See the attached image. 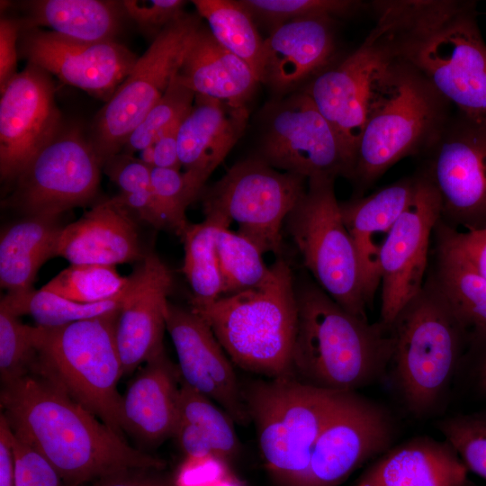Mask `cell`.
Returning <instances> with one entry per match:
<instances>
[{
  "instance_id": "52a82bcc",
  "label": "cell",
  "mask_w": 486,
  "mask_h": 486,
  "mask_svg": "<svg viewBox=\"0 0 486 486\" xmlns=\"http://www.w3.org/2000/svg\"><path fill=\"white\" fill-rule=\"evenodd\" d=\"M119 311V310H118ZM118 311L58 327L36 326L31 373L48 381L124 437Z\"/></svg>"
},
{
  "instance_id": "5b68a950",
  "label": "cell",
  "mask_w": 486,
  "mask_h": 486,
  "mask_svg": "<svg viewBox=\"0 0 486 486\" xmlns=\"http://www.w3.org/2000/svg\"><path fill=\"white\" fill-rule=\"evenodd\" d=\"M258 287L194 310L210 326L231 362L266 378L291 376L297 327L296 286L279 257Z\"/></svg>"
},
{
  "instance_id": "60d3db41",
  "label": "cell",
  "mask_w": 486,
  "mask_h": 486,
  "mask_svg": "<svg viewBox=\"0 0 486 486\" xmlns=\"http://www.w3.org/2000/svg\"><path fill=\"white\" fill-rule=\"evenodd\" d=\"M36 326L22 322L20 317L0 306V377L3 384L29 373L37 356Z\"/></svg>"
},
{
  "instance_id": "7c38bea8",
  "label": "cell",
  "mask_w": 486,
  "mask_h": 486,
  "mask_svg": "<svg viewBox=\"0 0 486 486\" xmlns=\"http://www.w3.org/2000/svg\"><path fill=\"white\" fill-rule=\"evenodd\" d=\"M102 169L88 135L79 126H63L14 181L4 204L24 217H60L95 197Z\"/></svg>"
},
{
  "instance_id": "cb8c5ba5",
  "label": "cell",
  "mask_w": 486,
  "mask_h": 486,
  "mask_svg": "<svg viewBox=\"0 0 486 486\" xmlns=\"http://www.w3.org/2000/svg\"><path fill=\"white\" fill-rule=\"evenodd\" d=\"M415 187L416 176L404 178L365 197L340 203L357 256L366 305L372 302L381 284L382 248L411 201Z\"/></svg>"
},
{
  "instance_id": "b9f144b4",
  "label": "cell",
  "mask_w": 486,
  "mask_h": 486,
  "mask_svg": "<svg viewBox=\"0 0 486 486\" xmlns=\"http://www.w3.org/2000/svg\"><path fill=\"white\" fill-rule=\"evenodd\" d=\"M255 19L274 25L312 16H341L359 11L364 4L351 0H240Z\"/></svg>"
},
{
  "instance_id": "4fadbf2b",
  "label": "cell",
  "mask_w": 486,
  "mask_h": 486,
  "mask_svg": "<svg viewBox=\"0 0 486 486\" xmlns=\"http://www.w3.org/2000/svg\"><path fill=\"white\" fill-rule=\"evenodd\" d=\"M423 156L420 173L438 194L440 221L456 230L486 229V128L454 110Z\"/></svg>"
},
{
  "instance_id": "3957f363",
  "label": "cell",
  "mask_w": 486,
  "mask_h": 486,
  "mask_svg": "<svg viewBox=\"0 0 486 486\" xmlns=\"http://www.w3.org/2000/svg\"><path fill=\"white\" fill-rule=\"evenodd\" d=\"M388 42L390 51L369 84L349 177L364 188L400 159L423 155L454 111L426 76Z\"/></svg>"
},
{
  "instance_id": "ac0fdd59",
  "label": "cell",
  "mask_w": 486,
  "mask_h": 486,
  "mask_svg": "<svg viewBox=\"0 0 486 486\" xmlns=\"http://www.w3.org/2000/svg\"><path fill=\"white\" fill-rule=\"evenodd\" d=\"M19 46L28 63L104 102L139 58L117 40L79 41L39 28L22 29Z\"/></svg>"
},
{
  "instance_id": "f546056e",
  "label": "cell",
  "mask_w": 486,
  "mask_h": 486,
  "mask_svg": "<svg viewBox=\"0 0 486 486\" xmlns=\"http://www.w3.org/2000/svg\"><path fill=\"white\" fill-rule=\"evenodd\" d=\"M23 28H50L55 33L86 42L116 40L125 14L122 1L36 0L26 2Z\"/></svg>"
},
{
  "instance_id": "9f6ffc18",
  "label": "cell",
  "mask_w": 486,
  "mask_h": 486,
  "mask_svg": "<svg viewBox=\"0 0 486 486\" xmlns=\"http://www.w3.org/2000/svg\"><path fill=\"white\" fill-rule=\"evenodd\" d=\"M213 486H240L239 482L232 478L230 474L219 481Z\"/></svg>"
},
{
  "instance_id": "7402d4cb",
  "label": "cell",
  "mask_w": 486,
  "mask_h": 486,
  "mask_svg": "<svg viewBox=\"0 0 486 486\" xmlns=\"http://www.w3.org/2000/svg\"><path fill=\"white\" fill-rule=\"evenodd\" d=\"M135 215L118 195L95 203L78 220L64 226L56 256L70 264L113 266L142 261Z\"/></svg>"
},
{
  "instance_id": "ba28073f",
  "label": "cell",
  "mask_w": 486,
  "mask_h": 486,
  "mask_svg": "<svg viewBox=\"0 0 486 486\" xmlns=\"http://www.w3.org/2000/svg\"><path fill=\"white\" fill-rule=\"evenodd\" d=\"M340 392L292 376L256 380L242 389L265 464L278 486H304L314 446Z\"/></svg>"
},
{
  "instance_id": "4316f807",
  "label": "cell",
  "mask_w": 486,
  "mask_h": 486,
  "mask_svg": "<svg viewBox=\"0 0 486 486\" xmlns=\"http://www.w3.org/2000/svg\"><path fill=\"white\" fill-rule=\"evenodd\" d=\"M248 110L195 94L177 132L178 154L184 171L206 179L223 161L246 129Z\"/></svg>"
},
{
  "instance_id": "f35d334b",
  "label": "cell",
  "mask_w": 486,
  "mask_h": 486,
  "mask_svg": "<svg viewBox=\"0 0 486 486\" xmlns=\"http://www.w3.org/2000/svg\"><path fill=\"white\" fill-rule=\"evenodd\" d=\"M207 179L194 171L152 167L151 185L168 230L180 238L190 222L188 206L201 196Z\"/></svg>"
},
{
  "instance_id": "9a60e30c",
  "label": "cell",
  "mask_w": 486,
  "mask_h": 486,
  "mask_svg": "<svg viewBox=\"0 0 486 486\" xmlns=\"http://www.w3.org/2000/svg\"><path fill=\"white\" fill-rule=\"evenodd\" d=\"M394 433L387 410L356 392H341L314 446L304 486L340 485L387 451Z\"/></svg>"
},
{
  "instance_id": "603a6c76",
  "label": "cell",
  "mask_w": 486,
  "mask_h": 486,
  "mask_svg": "<svg viewBox=\"0 0 486 486\" xmlns=\"http://www.w3.org/2000/svg\"><path fill=\"white\" fill-rule=\"evenodd\" d=\"M335 50L334 20L312 16L273 28L265 39L261 83L285 94L328 67Z\"/></svg>"
},
{
  "instance_id": "db71d44e",
  "label": "cell",
  "mask_w": 486,
  "mask_h": 486,
  "mask_svg": "<svg viewBox=\"0 0 486 486\" xmlns=\"http://www.w3.org/2000/svg\"><path fill=\"white\" fill-rule=\"evenodd\" d=\"M477 372L478 386L482 392L486 393V351L482 352V357Z\"/></svg>"
},
{
  "instance_id": "d6986e66",
  "label": "cell",
  "mask_w": 486,
  "mask_h": 486,
  "mask_svg": "<svg viewBox=\"0 0 486 486\" xmlns=\"http://www.w3.org/2000/svg\"><path fill=\"white\" fill-rule=\"evenodd\" d=\"M389 51L387 38L374 26L357 49L329 64L302 88L338 135L349 163V177L364 127L369 84Z\"/></svg>"
},
{
  "instance_id": "ffe728a7",
  "label": "cell",
  "mask_w": 486,
  "mask_h": 486,
  "mask_svg": "<svg viewBox=\"0 0 486 486\" xmlns=\"http://www.w3.org/2000/svg\"><path fill=\"white\" fill-rule=\"evenodd\" d=\"M166 324L183 382L220 404L234 422L248 424L250 420L232 362L208 323L193 309L168 302Z\"/></svg>"
},
{
  "instance_id": "f907efd6",
  "label": "cell",
  "mask_w": 486,
  "mask_h": 486,
  "mask_svg": "<svg viewBox=\"0 0 486 486\" xmlns=\"http://www.w3.org/2000/svg\"><path fill=\"white\" fill-rule=\"evenodd\" d=\"M162 470H128L104 477L92 486H176L175 477L163 475Z\"/></svg>"
},
{
  "instance_id": "bcb514c9",
  "label": "cell",
  "mask_w": 486,
  "mask_h": 486,
  "mask_svg": "<svg viewBox=\"0 0 486 486\" xmlns=\"http://www.w3.org/2000/svg\"><path fill=\"white\" fill-rule=\"evenodd\" d=\"M434 235L486 279V229L456 230L439 220L434 230Z\"/></svg>"
},
{
  "instance_id": "30bf717a",
  "label": "cell",
  "mask_w": 486,
  "mask_h": 486,
  "mask_svg": "<svg viewBox=\"0 0 486 486\" xmlns=\"http://www.w3.org/2000/svg\"><path fill=\"white\" fill-rule=\"evenodd\" d=\"M201 26L197 15L186 13L167 25L96 113L88 138L103 166L122 152L131 132L167 90Z\"/></svg>"
},
{
  "instance_id": "4dcf8cb0",
  "label": "cell",
  "mask_w": 486,
  "mask_h": 486,
  "mask_svg": "<svg viewBox=\"0 0 486 486\" xmlns=\"http://www.w3.org/2000/svg\"><path fill=\"white\" fill-rule=\"evenodd\" d=\"M435 266L429 274L461 323L472 348L486 351V279L435 237Z\"/></svg>"
},
{
  "instance_id": "f6af8a7d",
  "label": "cell",
  "mask_w": 486,
  "mask_h": 486,
  "mask_svg": "<svg viewBox=\"0 0 486 486\" xmlns=\"http://www.w3.org/2000/svg\"><path fill=\"white\" fill-rule=\"evenodd\" d=\"M185 1L182 0H124L125 14L140 29L155 39L167 25L183 16Z\"/></svg>"
},
{
  "instance_id": "8fae6325",
  "label": "cell",
  "mask_w": 486,
  "mask_h": 486,
  "mask_svg": "<svg viewBox=\"0 0 486 486\" xmlns=\"http://www.w3.org/2000/svg\"><path fill=\"white\" fill-rule=\"evenodd\" d=\"M307 179L280 172L258 158L234 164L201 194L204 215L238 223L243 235L265 254L282 252V227L306 191Z\"/></svg>"
},
{
  "instance_id": "44dd1931",
  "label": "cell",
  "mask_w": 486,
  "mask_h": 486,
  "mask_svg": "<svg viewBox=\"0 0 486 486\" xmlns=\"http://www.w3.org/2000/svg\"><path fill=\"white\" fill-rule=\"evenodd\" d=\"M130 276V291L118 311L115 327L123 375L165 351L167 297L173 285L171 271L151 252Z\"/></svg>"
},
{
  "instance_id": "816d5d0a",
  "label": "cell",
  "mask_w": 486,
  "mask_h": 486,
  "mask_svg": "<svg viewBox=\"0 0 486 486\" xmlns=\"http://www.w3.org/2000/svg\"><path fill=\"white\" fill-rule=\"evenodd\" d=\"M179 126L172 128L152 144L154 148V167L177 170L182 167L177 146Z\"/></svg>"
},
{
  "instance_id": "d590c367",
  "label": "cell",
  "mask_w": 486,
  "mask_h": 486,
  "mask_svg": "<svg viewBox=\"0 0 486 486\" xmlns=\"http://www.w3.org/2000/svg\"><path fill=\"white\" fill-rule=\"evenodd\" d=\"M103 170L120 188L119 198L137 218L156 229H166L151 185V166L132 154L120 152L105 161Z\"/></svg>"
},
{
  "instance_id": "8992f818",
  "label": "cell",
  "mask_w": 486,
  "mask_h": 486,
  "mask_svg": "<svg viewBox=\"0 0 486 486\" xmlns=\"http://www.w3.org/2000/svg\"><path fill=\"white\" fill-rule=\"evenodd\" d=\"M388 330L396 387L409 411L425 417L449 388L468 345L465 332L430 275Z\"/></svg>"
},
{
  "instance_id": "277c9868",
  "label": "cell",
  "mask_w": 486,
  "mask_h": 486,
  "mask_svg": "<svg viewBox=\"0 0 486 486\" xmlns=\"http://www.w3.org/2000/svg\"><path fill=\"white\" fill-rule=\"evenodd\" d=\"M291 376L310 386L355 392L382 378L392 343L381 323L350 313L313 284L296 287Z\"/></svg>"
},
{
  "instance_id": "7bdbcfd3",
  "label": "cell",
  "mask_w": 486,
  "mask_h": 486,
  "mask_svg": "<svg viewBox=\"0 0 486 486\" xmlns=\"http://www.w3.org/2000/svg\"><path fill=\"white\" fill-rule=\"evenodd\" d=\"M437 427L468 471L486 480V414L446 418L437 423Z\"/></svg>"
},
{
  "instance_id": "c3c4849f",
  "label": "cell",
  "mask_w": 486,
  "mask_h": 486,
  "mask_svg": "<svg viewBox=\"0 0 486 486\" xmlns=\"http://www.w3.org/2000/svg\"><path fill=\"white\" fill-rule=\"evenodd\" d=\"M22 28V19L9 17L0 19V92L18 73L17 47Z\"/></svg>"
},
{
  "instance_id": "e575fe53",
  "label": "cell",
  "mask_w": 486,
  "mask_h": 486,
  "mask_svg": "<svg viewBox=\"0 0 486 486\" xmlns=\"http://www.w3.org/2000/svg\"><path fill=\"white\" fill-rule=\"evenodd\" d=\"M216 249L222 283V296L258 287L268 278L271 268L263 259L264 253L251 240L230 230L220 228Z\"/></svg>"
},
{
  "instance_id": "f5cc1de1",
  "label": "cell",
  "mask_w": 486,
  "mask_h": 486,
  "mask_svg": "<svg viewBox=\"0 0 486 486\" xmlns=\"http://www.w3.org/2000/svg\"><path fill=\"white\" fill-rule=\"evenodd\" d=\"M0 486H15L11 429L2 413L0 416Z\"/></svg>"
},
{
  "instance_id": "8d00e7d4",
  "label": "cell",
  "mask_w": 486,
  "mask_h": 486,
  "mask_svg": "<svg viewBox=\"0 0 486 486\" xmlns=\"http://www.w3.org/2000/svg\"><path fill=\"white\" fill-rule=\"evenodd\" d=\"M129 282L130 275H121L113 266L71 264L41 289L68 300L90 303L118 295Z\"/></svg>"
},
{
  "instance_id": "6da1fadb",
  "label": "cell",
  "mask_w": 486,
  "mask_h": 486,
  "mask_svg": "<svg viewBox=\"0 0 486 486\" xmlns=\"http://www.w3.org/2000/svg\"><path fill=\"white\" fill-rule=\"evenodd\" d=\"M12 432L40 454L70 485L128 470H163L165 463L130 446L98 418L40 376L28 374L0 393Z\"/></svg>"
},
{
  "instance_id": "ee69618b",
  "label": "cell",
  "mask_w": 486,
  "mask_h": 486,
  "mask_svg": "<svg viewBox=\"0 0 486 486\" xmlns=\"http://www.w3.org/2000/svg\"><path fill=\"white\" fill-rule=\"evenodd\" d=\"M11 441L15 486H74L66 482L40 454L19 439L12 430Z\"/></svg>"
},
{
  "instance_id": "d6a6232c",
  "label": "cell",
  "mask_w": 486,
  "mask_h": 486,
  "mask_svg": "<svg viewBox=\"0 0 486 486\" xmlns=\"http://www.w3.org/2000/svg\"><path fill=\"white\" fill-rule=\"evenodd\" d=\"M216 40L244 60L261 83L265 40L260 36L254 18L240 3L231 0H193Z\"/></svg>"
},
{
  "instance_id": "7a4b0ae2",
  "label": "cell",
  "mask_w": 486,
  "mask_h": 486,
  "mask_svg": "<svg viewBox=\"0 0 486 486\" xmlns=\"http://www.w3.org/2000/svg\"><path fill=\"white\" fill-rule=\"evenodd\" d=\"M472 1H374L376 24L454 109L486 128V43Z\"/></svg>"
},
{
  "instance_id": "f1b7e54d",
  "label": "cell",
  "mask_w": 486,
  "mask_h": 486,
  "mask_svg": "<svg viewBox=\"0 0 486 486\" xmlns=\"http://www.w3.org/2000/svg\"><path fill=\"white\" fill-rule=\"evenodd\" d=\"M64 226L59 217L28 216L10 225L0 238V284L7 292L32 290L40 266L56 256Z\"/></svg>"
},
{
  "instance_id": "ab89813d",
  "label": "cell",
  "mask_w": 486,
  "mask_h": 486,
  "mask_svg": "<svg viewBox=\"0 0 486 486\" xmlns=\"http://www.w3.org/2000/svg\"><path fill=\"white\" fill-rule=\"evenodd\" d=\"M194 98L195 93L176 76L162 97L131 132L122 152L133 155L154 144L172 128L180 125L191 110Z\"/></svg>"
},
{
  "instance_id": "83f0119b",
  "label": "cell",
  "mask_w": 486,
  "mask_h": 486,
  "mask_svg": "<svg viewBox=\"0 0 486 486\" xmlns=\"http://www.w3.org/2000/svg\"><path fill=\"white\" fill-rule=\"evenodd\" d=\"M195 94L247 106L259 82L251 68L220 45L202 24L178 72Z\"/></svg>"
},
{
  "instance_id": "681fc988",
  "label": "cell",
  "mask_w": 486,
  "mask_h": 486,
  "mask_svg": "<svg viewBox=\"0 0 486 486\" xmlns=\"http://www.w3.org/2000/svg\"><path fill=\"white\" fill-rule=\"evenodd\" d=\"M173 437L186 458L200 459L214 455L212 446L203 432L194 423L179 415Z\"/></svg>"
},
{
  "instance_id": "9c48e42d",
  "label": "cell",
  "mask_w": 486,
  "mask_h": 486,
  "mask_svg": "<svg viewBox=\"0 0 486 486\" xmlns=\"http://www.w3.org/2000/svg\"><path fill=\"white\" fill-rule=\"evenodd\" d=\"M307 182L305 193L286 219L303 266L331 299L368 320L357 256L336 197L335 179Z\"/></svg>"
},
{
  "instance_id": "836d02e7",
  "label": "cell",
  "mask_w": 486,
  "mask_h": 486,
  "mask_svg": "<svg viewBox=\"0 0 486 486\" xmlns=\"http://www.w3.org/2000/svg\"><path fill=\"white\" fill-rule=\"evenodd\" d=\"M130 284V282L121 293L98 302H75L40 288L7 292L2 297L0 306L18 317L31 316L38 326L58 327L118 311L129 293Z\"/></svg>"
},
{
  "instance_id": "1f68e13d",
  "label": "cell",
  "mask_w": 486,
  "mask_h": 486,
  "mask_svg": "<svg viewBox=\"0 0 486 486\" xmlns=\"http://www.w3.org/2000/svg\"><path fill=\"white\" fill-rule=\"evenodd\" d=\"M223 226H230V222L207 214L202 221L190 223L181 238L184 250L182 272L192 290L193 310L205 308L222 296L216 237Z\"/></svg>"
},
{
  "instance_id": "74e56055",
  "label": "cell",
  "mask_w": 486,
  "mask_h": 486,
  "mask_svg": "<svg viewBox=\"0 0 486 486\" xmlns=\"http://www.w3.org/2000/svg\"><path fill=\"white\" fill-rule=\"evenodd\" d=\"M179 413L203 432L215 456L227 462L238 454L240 444L233 419L211 399L184 383L181 376Z\"/></svg>"
},
{
  "instance_id": "484cf974",
  "label": "cell",
  "mask_w": 486,
  "mask_h": 486,
  "mask_svg": "<svg viewBox=\"0 0 486 486\" xmlns=\"http://www.w3.org/2000/svg\"><path fill=\"white\" fill-rule=\"evenodd\" d=\"M180 374L165 351L147 362L122 395L123 429L148 446L173 437L179 418Z\"/></svg>"
},
{
  "instance_id": "7dc6e473",
  "label": "cell",
  "mask_w": 486,
  "mask_h": 486,
  "mask_svg": "<svg viewBox=\"0 0 486 486\" xmlns=\"http://www.w3.org/2000/svg\"><path fill=\"white\" fill-rule=\"evenodd\" d=\"M228 474L226 462L217 456L186 458L175 481L176 486H213Z\"/></svg>"
},
{
  "instance_id": "11a10c76",
  "label": "cell",
  "mask_w": 486,
  "mask_h": 486,
  "mask_svg": "<svg viewBox=\"0 0 486 486\" xmlns=\"http://www.w3.org/2000/svg\"><path fill=\"white\" fill-rule=\"evenodd\" d=\"M139 158L148 166L154 167V148L148 146L140 151Z\"/></svg>"
},
{
  "instance_id": "2e32d148",
  "label": "cell",
  "mask_w": 486,
  "mask_h": 486,
  "mask_svg": "<svg viewBox=\"0 0 486 486\" xmlns=\"http://www.w3.org/2000/svg\"><path fill=\"white\" fill-rule=\"evenodd\" d=\"M440 218L438 194L419 173L412 199L393 225L380 254V322L387 329L424 285L430 239Z\"/></svg>"
},
{
  "instance_id": "6f0895ef",
  "label": "cell",
  "mask_w": 486,
  "mask_h": 486,
  "mask_svg": "<svg viewBox=\"0 0 486 486\" xmlns=\"http://www.w3.org/2000/svg\"><path fill=\"white\" fill-rule=\"evenodd\" d=\"M464 486H479V485H476L473 482L467 481Z\"/></svg>"
},
{
  "instance_id": "5bb4252c",
  "label": "cell",
  "mask_w": 486,
  "mask_h": 486,
  "mask_svg": "<svg viewBox=\"0 0 486 486\" xmlns=\"http://www.w3.org/2000/svg\"><path fill=\"white\" fill-rule=\"evenodd\" d=\"M263 119L256 158L307 180L349 177V163L338 135L304 91L267 104Z\"/></svg>"
},
{
  "instance_id": "e0dca14e",
  "label": "cell",
  "mask_w": 486,
  "mask_h": 486,
  "mask_svg": "<svg viewBox=\"0 0 486 486\" xmlns=\"http://www.w3.org/2000/svg\"><path fill=\"white\" fill-rule=\"evenodd\" d=\"M50 75L28 63L1 92L0 176L4 181H15L63 128Z\"/></svg>"
},
{
  "instance_id": "d4e9b609",
  "label": "cell",
  "mask_w": 486,
  "mask_h": 486,
  "mask_svg": "<svg viewBox=\"0 0 486 486\" xmlns=\"http://www.w3.org/2000/svg\"><path fill=\"white\" fill-rule=\"evenodd\" d=\"M467 472L447 440L417 436L382 453L353 486H464Z\"/></svg>"
}]
</instances>
